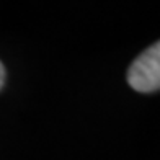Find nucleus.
I'll return each mask as SVG.
<instances>
[{
  "label": "nucleus",
  "mask_w": 160,
  "mask_h": 160,
  "mask_svg": "<svg viewBox=\"0 0 160 160\" xmlns=\"http://www.w3.org/2000/svg\"><path fill=\"white\" fill-rule=\"evenodd\" d=\"M128 82L134 90L142 93L160 90V41L147 48L131 64Z\"/></svg>",
  "instance_id": "f257e3e1"
},
{
  "label": "nucleus",
  "mask_w": 160,
  "mask_h": 160,
  "mask_svg": "<svg viewBox=\"0 0 160 160\" xmlns=\"http://www.w3.org/2000/svg\"><path fill=\"white\" fill-rule=\"evenodd\" d=\"M3 82H5V69H3V64L0 62V88H2Z\"/></svg>",
  "instance_id": "f03ea898"
}]
</instances>
